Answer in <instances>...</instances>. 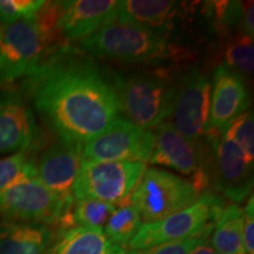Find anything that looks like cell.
<instances>
[{
  "label": "cell",
  "mask_w": 254,
  "mask_h": 254,
  "mask_svg": "<svg viewBox=\"0 0 254 254\" xmlns=\"http://www.w3.org/2000/svg\"><path fill=\"white\" fill-rule=\"evenodd\" d=\"M183 75L166 68L117 73L112 81L120 112L141 128H157L172 114Z\"/></svg>",
  "instance_id": "2"
},
{
  "label": "cell",
  "mask_w": 254,
  "mask_h": 254,
  "mask_svg": "<svg viewBox=\"0 0 254 254\" xmlns=\"http://www.w3.org/2000/svg\"><path fill=\"white\" fill-rule=\"evenodd\" d=\"M44 4V0H0V24L7 26L23 19H33Z\"/></svg>",
  "instance_id": "26"
},
{
  "label": "cell",
  "mask_w": 254,
  "mask_h": 254,
  "mask_svg": "<svg viewBox=\"0 0 254 254\" xmlns=\"http://www.w3.org/2000/svg\"><path fill=\"white\" fill-rule=\"evenodd\" d=\"M30 79L33 104L60 139L85 142L119 118L113 81L86 57L60 50Z\"/></svg>",
  "instance_id": "1"
},
{
  "label": "cell",
  "mask_w": 254,
  "mask_h": 254,
  "mask_svg": "<svg viewBox=\"0 0 254 254\" xmlns=\"http://www.w3.org/2000/svg\"><path fill=\"white\" fill-rule=\"evenodd\" d=\"M52 243L49 226L28 222L0 224V254H46Z\"/></svg>",
  "instance_id": "19"
},
{
  "label": "cell",
  "mask_w": 254,
  "mask_h": 254,
  "mask_svg": "<svg viewBox=\"0 0 254 254\" xmlns=\"http://www.w3.org/2000/svg\"><path fill=\"white\" fill-rule=\"evenodd\" d=\"M80 45L92 56L134 64H160L182 56L177 45L166 37L140 25L113 21Z\"/></svg>",
  "instance_id": "3"
},
{
  "label": "cell",
  "mask_w": 254,
  "mask_h": 254,
  "mask_svg": "<svg viewBox=\"0 0 254 254\" xmlns=\"http://www.w3.org/2000/svg\"><path fill=\"white\" fill-rule=\"evenodd\" d=\"M117 0H71L59 1L56 34L66 40H84L117 20Z\"/></svg>",
  "instance_id": "14"
},
{
  "label": "cell",
  "mask_w": 254,
  "mask_h": 254,
  "mask_svg": "<svg viewBox=\"0 0 254 254\" xmlns=\"http://www.w3.org/2000/svg\"><path fill=\"white\" fill-rule=\"evenodd\" d=\"M145 170L146 165L140 163L82 159L73 198L99 200L118 207L126 205Z\"/></svg>",
  "instance_id": "6"
},
{
  "label": "cell",
  "mask_w": 254,
  "mask_h": 254,
  "mask_svg": "<svg viewBox=\"0 0 254 254\" xmlns=\"http://www.w3.org/2000/svg\"><path fill=\"white\" fill-rule=\"evenodd\" d=\"M243 227L244 209L233 202L224 206L214 222L211 234V244L218 254L244 252Z\"/></svg>",
  "instance_id": "20"
},
{
  "label": "cell",
  "mask_w": 254,
  "mask_h": 254,
  "mask_svg": "<svg viewBox=\"0 0 254 254\" xmlns=\"http://www.w3.org/2000/svg\"><path fill=\"white\" fill-rule=\"evenodd\" d=\"M211 234L212 233H209L204 237V239L199 241L194 249L190 251L189 254H218L211 244Z\"/></svg>",
  "instance_id": "31"
},
{
  "label": "cell",
  "mask_w": 254,
  "mask_h": 254,
  "mask_svg": "<svg viewBox=\"0 0 254 254\" xmlns=\"http://www.w3.org/2000/svg\"><path fill=\"white\" fill-rule=\"evenodd\" d=\"M36 119L20 94H0V153L26 152L38 138Z\"/></svg>",
  "instance_id": "16"
},
{
  "label": "cell",
  "mask_w": 254,
  "mask_h": 254,
  "mask_svg": "<svg viewBox=\"0 0 254 254\" xmlns=\"http://www.w3.org/2000/svg\"><path fill=\"white\" fill-rule=\"evenodd\" d=\"M239 254H245V253H244V252H243V253H239Z\"/></svg>",
  "instance_id": "33"
},
{
  "label": "cell",
  "mask_w": 254,
  "mask_h": 254,
  "mask_svg": "<svg viewBox=\"0 0 254 254\" xmlns=\"http://www.w3.org/2000/svg\"><path fill=\"white\" fill-rule=\"evenodd\" d=\"M142 225L140 214L133 205L119 206L104 227V233L114 244L126 249Z\"/></svg>",
  "instance_id": "21"
},
{
  "label": "cell",
  "mask_w": 254,
  "mask_h": 254,
  "mask_svg": "<svg viewBox=\"0 0 254 254\" xmlns=\"http://www.w3.org/2000/svg\"><path fill=\"white\" fill-rule=\"evenodd\" d=\"M46 254H127V251L110 240L103 230L74 226L62 230Z\"/></svg>",
  "instance_id": "18"
},
{
  "label": "cell",
  "mask_w": 254,
  "mask_h": 254,
  "mask_svg": "<svg viewBox=\"0 0 254 254\" xmlns=\"http://www.w3.org/2000/svg\"><path fill=\"white\" fill-rule=\"evenodd\" d=\"M213 227H209L202 233L196 234V236L186 238V239L171 241V243L160 244L152 247L142 250H129L127 254H189L190 251L194 249L199 241L204 239V237L212 233Z\"/></svg>",
  "instance_id": "28"
},
{
  "label": "cell",
  "mask_w": 254,
  "mask_h": 254,
  "mask_svg": "<svg viewBox=\"0 0 254 254\" xmlns=\"http://www.w3.org/2000/svg\"><path fill=\"white\" fill-rule=\"evenodd\" d=\"M154 148V133L119 118L82 146V159L91 161H126L145 164Z\"/></svg>",
  "instance_id": "9"
},
{
  "label": "cell",
  "mask_w": 254,
  "mask_h": 254,
  "mask_svg": "<svg viewBox=\"0 0 254 254\" xmlns=\"http://www.w3.org/2000/svg\"><path fill=\"white\" fill-rule=\"evenodd\" d=\"M50 44L36 17L2 26L0 38V87L36 74L46 60Z\"/></svg>",
  "instance_id": "5"
},
{
  "label": "cell",
  "mask_w": 254,
  "mask_h": 254,
  "mask_svg": "<svg viewBox=\"0 0 254 254\" xmlns=\"http://www.w3.org/2000/svg\"><path fill=\"white\" fill-rule=\"evenodd\" d=\"M82 146L60 139L43 152L36 164L38 179L65 201H74L72 190L80 171Z\"/></svg>",
  "instance_id": "15"
},
{
  "label": "cell",
  "mask_w": 254,
  "mask_h": 254,
  "mask_svg": "<svg viewBox=\"0 0 254 254\" xmlns=\"http://www.w3.org/2000/svg\"><path fill=\"white\" fill-rule=\"evenodd\" d=\"M154 133V148L150 161L192 178L200 192L209 185L207 172V153L201 144H196L177 131L171 123L159 125Z\"/></svg>",
  "instance_id": "11"
},
{
  "label": "cell",
  "mask_w": 254,
  "mask_h": 254,
  "mask_svg": "<svg viewBox=\"0 0 254 254\" xmlns=\"http://www.w3.org/2000/svg\"><path fill=\"white\" fill-rule=\"evenodd\" d=\"M202 192L190 180L160 168H146L128 202L144 224L163 220L193 205Z\"/></svg>",
  "instance_id": "4"
},
{
  "label": "cell",
  "mask_w": 254,
  "mask_h": 254,
  "mask_svg": "<svg viewBox=\"0 0 254 254\" xmlns=\"http://www.w3.org/2000/svg\"><path fill=\"white\" fill-rule=\"evenodd\" d=\"M211 86V79L205 72L190 69L184 73L174 100L171 125L196 144H201L207 136Z\"/></svg>",
  "instance_id": "12"
},
{
  "label": "cell",
  "mask_w": 254,
  "mask_h": 254,
  "mask_svg": "<svg viewBox=\"0 0 254 254\" xmlns=\"http://www.w3.org/2000/svg\"><path fill=\"white\" fill-rule=\"evenodd\" d=\"M208 14L221 30H233L241 24L244 15L243 2L240 1H212L208 2Z\"/></svg>",
  "instance_id": "27"
},
{
  "label": "cell",
  "mask_w": 254,
  "mask_h": 254,
  "mask_svg": "<svg viewBox=\"0 0 254 254\" xmlns=\"http://www.w3.org/2000/svg\"><path fill=\"white\" fill-rule=\"evenodd\" d=\"M37 177V165L26 152L0 159V193L15 184Z\"/></svg>",
  "instance_id": "22"
},
{
  "label": "cell",
  "mask_w": 254,
  "mask_h": 254,
  "mask_svg": "<svg viewBox=\"0 0 254 254\" xmlns=\"http://www.w3.org/2000/svg\"><path fill=\"white\" fill-rule=\"evenodd\" d=\"M1 33H2V25L0 24V38H1Z\"/></svg>",
  "instance_id": "32"
},
{
  "label": "cell",
  "mask_w": 254,
  "mask_h": 254,
  "mask_svg": "<svg viewBox=\"0 0 254 254\" xmlns=\"http://www.w3.org/2000/svg\"><path fill=\"white\" fill-rule=\"evenodd\" d=\"M179 7L180 2L172 0H122L117 20L140 25L164 36L173 26Z\"/></svg>",
  "instance_id": "17"
},
{
  "label": "cell",
  "mask_w": 254,
  "mask_h": 254,
  "mask_svg": "<svg viewBox=\"0 0 254 254\" xmlns=\"http://www.w3.org/2000/svg\"><path fill=\"white\" fill-rule=\"evenodd\" d=\"M207 172L209 183L215 189L233 201H243L253 189V165L250 164L237 145L227 140L221 134L209 133Z\"/></svg>",
  "instance_id": "10"
},
{
  "label": "cell",
  "mask_w": 254,
  "mask_h": 254,
  "mask_svg": "<svg viewBox=\"0 0 254 254\" xmlns=\"http://www.w3.org/2000/svg\"><path fill=\"white\" fill-rule=\"evenodd\" d=\"M207 134H221L228 124L250 107V95L245 79L225 64L213 73Z\"/></svg>",
  "instance_id": "13"
},
{
  "label": "cell",
  "mask_w": 254,
  "mask_h": 254,
  "mask_svg": "<svg viewBox=\"0 0 254 254\" xmlns=\"http://www.w3.org/2000/svg\"><path fill=\"white\" fill-rule=\"evenodd\" d=\"M241 33L247 34V36H254V4L251 1L247 5L246 11L244 12L243 20H241Z\"/></svg>",
  "instance_id": "30"
},
{
  "label": "cell",
  "mask_w": 254,
  "mask_h": 254,
  "mask_svg": "<svg viewBox=\"0 0 254 254\" xmlns=\"http://www.w3.org/2000/svg\"><path fill=\"white\" fill-rule=\"evenodd\" d=\"M117 206L94 199H75L73 202V219L78 226L104 230Z\"/></svg>",
  "instance_id": "23"
},
{
  "label": "cell",
  "mask_w": 254,
  "mask_h": 254,
  "mask_svg": "<svg viewBox=\"0 0 254 254\" xmlns=\"http://www.w3.org/2000/svg\"><path fill=\"white\" fill-rule=\"evenodd\" d=\"M73 202L59 198L36 177L0 193V217L47 226L59 224L63 215L72 209Z\"/></svg>",
  "instance_id": "8"
},
{
  "label": "cell",
  "mask_w": 254,
  "mask_h": 254,
  "mask_svg": "<svg viewBox=\"0 0 254 254\" xmlns=\"http://www.w3.org/2000/svg\"><path fill=\"white\" fill-rule=\"evenodd\" d=\"M243 246L245 254H254V202L251 194L249 202L244 209Z\"/></svg>",
  "instance_id": "29"
},
{
  "label": "cell",
  "mask_w": 254,
  "mask_h": 254,
  "mask_svg": "<svg viewBox=\"0 0 254 254\" xmlns=\"http://www.w3.org/2000/svg\"><path fill=\"white\" fill-rule=\"evenodd\" d=\"M224 64L228 67L244 75L253 74L254 44L253 38L240 33L232 39L225 51Z\"/></svg>",
  "instance_id": "24"
},
{
  "label": "cell",
  "mask_w": 254,
  "mask_h": 254,
  "mask_svg": "<svg viewBox=\"0 0 254 254\" xmlns=\"http://www.w3.org/2000/svg\"><path fill=\"white\" fill-rule=\"evenodd\" d=\"M224 138L240 148L250 164L254 160V119L252 110H247L228 124L221 133Z\"/></svg>",
  "instance_id": "25"
},
{
  "label": "cell",
  "mask_w": 254,
  "mask_h": 254,
  "mask_svg": "<svg viewBox=\"0 0 254 254\" xmlns=\"http://www.w3.org/2000/svg\"><path fill=\"white\" fill-rule=\"evenodd\" d=\"M222 207V200L217 194L204 192L190 207L160 221L142 224L127 247L142 250L196 236L214 226Z\"/></svg>",
  "instance_id": "7"
}]
</instances>
